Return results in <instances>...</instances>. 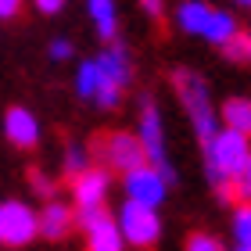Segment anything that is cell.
I'll use <instances>...</instances> for the list:
<instances>
[{"instance_id": "obj_24", "label": "cell", "mask_w": 251, "mask_h": 251, "mask_svg": "<svg viewBox=\"0 0 251 251\" xmlns=\"http://www.w3.org/2000/svg\"><path fill=\"white\" fill-rule=\"evenodd\" d=\"M72 54H75V47H72L68 40H54V43H50V58H54V61H68Z\"/></svg>"}, {"instance_id": "obj_15", "label": "cell", "mask_w": 251, "mask_h": 251, "mask_svg": "<svg viewBox=\"0 0 251 251\" xmlns=\"http://www.w3.org/2000/svg\"><path fill=\"white\" fill-rule=\"evenodd\" d=\"M208 15H212V7L208 4H201V0H183L176 11V25L190 32V36H201L204 25H208Z\"/></svg>"}, {"instance_id": "obj_19", "label": "cell", "mask_w": 251, "mask_h": 251, "mask_svg": "<svg viewBox=\"0 0 251 251\" xmlns=\"http://www.w3.org/2000/svg\"><path fill=\"white\" fill-rule=\"evenodd\" d=\"M86 165H90V154H86L79 144H68V147H65V173H68V176H79Z\"/></svg>"}, {"instance_id": "obj_13", "label": "cell", "mask_w": 251, "mask_h": 251, "mask_svg": "<svg viewBox=\"0 0 251 251\" xmlns=\"http://www.w3.org/2000/svg\"><path fill=\"white\" fill-rule=\"evenodd\" d=\"M86 15L94 18V29L100 40H111L119 32V11L115 0H86Z\"/></svg>"}, {"instance_id": "obj_10", "label": "cell", "mask_w": 251, "mask_h": 251, "mask_svg": "<svg viewBox=\"0 0 251 251\" xmlns=\"http://www.w3.org/2000/svg\"><path fill=\"white\" fill-rule=\"evenodd\" d=\"M72 223H75V208H68L58 198H50L36 212V230H40V237H47V241H61V237L72 230Z\"/></svg>"}, {"instance_id": "obj_4", "label": "cell", "mask_w": 251, "mask_h": 251, "mask_svg": "<svg viewBox=\"0 0 251 251\" xmlns=\"http://www.w3.org/2000/svg\"><path fill=\"white\" fill-rule=\"evenodd\" d=\"M136 136H140V144H144L147 162H151L158 173L173 183L176 173H173V165H169V158H165V126H162V111H158V104H154L151 97L140 100V129H136Z\"/></svg>"}, {"instance_id": "obj_23", "label": "cell", "mask_w": 251, "mask_h": 251, "mask_svg": "<svg viewBox=\"0 0 251 251\" xmlns=\"http://www.w3.org/2000/svg\"><path fill=\"white\" fill-rule=\"evenodd\" d=\"M223 54H226V58H233V61L248 58V36H237V32H233V36L223 43Z\"/></svg>"}, {"instance_id": "obj_30", "label": "cell", "mask_w": 251, "mask_h": 251, "mask_svg": "<svg viewBox=\"0 0 251 251\" xmlns=\"http://www.w3.org/2000/svg\"><path fill=\"white\" fill-rule=\"evenodd\" d=\"M237 4H251V0H237Z\"/></svg>"}, {"instance_id": "obj_12", "label": "cell", "mask_w": 251, "mask_h": 251, "mask_svg": "<svg viewBox=\"0 0 251 251\" xmlns=\"http://www.w3.org/2000/svg\"><path fill=\"white\" fill-rule=\"evenodd\" d=\"M97 65H100V72H104L108 79H115V83L126 90L133 83V58H129V50H126V43H111V47L97 58Z\"/></svg>"}, {"instance_id": "obj_16", "label": "cell", "mask_w": 251, "mask_h": 251, "mask_svg": "<svg viewBox=\"0 0 251 251\" xmlns=\"http://www.w3.org/2000/svg\"><path fill=\"white\" fill-rule=\"evenodd\" d=\"M233 32H237V18L230 15V11H215V7H212L208 25H204V32H201V36L208 40V43H215V47H223V43L230 40Z\"/></svg>"}, {"instance_id": "obj_7", "label": "cell", "mask_w": 251, "mask_h": 251, "mask_svg": "<svg viewBox=\"0 0 251 251\" xmlns=\"http://www.w3.org/2000/svg\"><path fill=\"white\" fill-rule=\"evenodd\" d=\"M122 187H126V198L129 201H140V204H151V208H158V204L165 201V190H169V179L158 173V169L151 162L136 165L129 169V173H122Z\"/></svg>"}, {"instance_id": "obj_25", "label": "cell", "mask_w": 251, "mask_h": 251, "mask_svg": "<svg viewBox=\"0 0 251 251\" xmlns=\"http://www.w3.org/2000/svg\"><path fill=\"white\" fill-rule=\"evenodd\" d=\"M32 4H36V11H43V15H58L65 7V0H32Z\"/></svg>"}, {"instance_id": "obj_27", "label": "cell", "mask_w": 251, "mask_h": 251, "mask_svg": "<svg viewBox=\"0 0 251 251\" xmlns=\"http://www.w3.org/2000/svg\"><path fill=\"white\" fill-rule=\"evenodd\" d=\"M22 11V0H0V18H15Z\"/></svg>"}, {"instance_id": "obj_21", "label": "cell", "mask_w": 251, "mask_h": 251, "mask_svg": "<svg viewBox=\"0 0 251 251\" xmlns=\"http://www.w3.org/2000/svg\"><path fill=\"white\" fill-rule=\"evenodd\" d=\"M183 251H223V244L215 241V237H208V233H190Z\"/></svg>"}, {"instance_id": "obj_26", "label": "cell", "mask_w": 251, "mask_h": 251, "mask_svg": "<svg viewBox=\"0 0 251 251\" xmlns=\"http://www.w3.org/2000/svg\"><path fill=\"white\" fill-rule=\"evenodd\" d=\"M140 7H144L151 18H162V15H165V0H140Z\"/></svg>"}, {"instance_id": "obj_28", "label": "cell", "mask_w": 251, "mask_h": 251, "mask_svg": "<svg viewBox=\"0 0 251 251\" xmlns=\"http://www.w3.org/2000/svg\"><path fill=\"white\" fill-rule=\"evenodd\" d=\"M233 251H251V244H237V248H233Z\"/></svg>"}, {"instance_id": "obj_3", "label": "cell", "mask_w": 251, "mask_h": 251, "mask_svg": "<svg viewBox=\"0 0 251 251\" xmlns=\"http://www.w3.org/2000/svg\"><path fill=\"white\" fill-rule=\"evenodd\" d=\"M119 230H122V241L133 244V248H151L158 237H162V219H158V208L151 204H140V201H129L119 208Z\"/></svg>"}, {"instance_id": "obj_18", "label": "cell", "mask_w": 251, "mask_h": 251, "mask_svg": "<svg viewBox=\"0 0 251 251\" xmlns=\"http://www.w3.org/2000/svg\"><path fill=\"white\" fill-rule=\"evenodd\" d=\"M233 241L237 244H251V201H244L233 212Z\"/></svg>"}, {"instance_id": "obj_31", "label": "cell", "mask_w": 251, "mask_h": 251, "mask_svg": "<svg viewBox=\"0 0 251 251\" xmlns=\"http://www.w3.org/2000/svg\"><path fill=\"white\" fill-rule=\"evenodd\" d=\"M248 7H251V4H248Z\"/></svg>"}, {"instance_id": "obj_17", "label": "cell", "mask_w": 251, "mask_h": 251, "mask_svg": "<svg viewBox=\"0 0 251 251\" xmlns=\"http://www.w3.org/2000/svg\"><path fill=\"white\" fill-rule=\"evenodd\" d=\"M97 83H100V65H97V58L94 61H83V65L75 68V94L83 97V100H94Z\"/></svg>"}, {"instance_id": "obj_29", "label": "cell", "mask_w": 251, "mask_h": 251, "mask_svg": "<svg viewBox=\"0 0 251 251\" xmlns=\"http://www.w3.org/2000/svg\"><path fill=\"white\" fill-rule=\"evenodd\" d=\"M248 61H251V32H248Z\"/></svg>"}, {"instance_id": "obj_2", "label": "cell", "mask_w": 251, "mask_h": 251, "mask_svg": "<svg viewBox=\"0 0 251 251\" xmlns=\"http://www.w3.org/2000/svg\"><path fill=\"white\" fill-rule=\"evenodd\" d=\"M173 86H176V94H179V100H183L187 115L194 122L198 140L208 144L212 136H215V129H219V111L212 108L208 83H204L198 72H190V68H176V72H173Z\"/></svg>"}, {"instance_id": "obj_5", "label": "cell", "mask_w": 251, "mask_h": 251, "mask_svg": "<svg viewBox=\"0 0 251 251\" xmlns=\"http://www.w3.org/2000/svg\"><path fill=\"white\" fill-rule=\"evenodd\" d=\"M94 151L100 154V162H104V169H115V173H129V169L144 165L147 154H144V144L136 133H108L100 136Z\"/></svg>"}, {"instance_id": "obj_6", "label": "cell", "mask_w": 251, "mask_h": 251, "mask_svg": "<svg viewBox=\"0 0 251 251\" xmlns=\"http://www.w3.org/2000/svg\"><path fill=\"white\" fill-rule=\"evenodd\" d=\"M75 223L83 226V233H86V251H126L119 223L111 219L104 208L75 212Z\"/></svg>"}, {"instance_id": "obj_9", "label": "cell", "mask_w": 251, "mask_h": 251, "mask_svg": "<svg viewBox=\"0 0 251 251\" xmlns=\"http://www.w3.org/2000/svg\"><path fill=\"white\" fill-rule=\"evenodd\" d=\"M108 187H111V169H94L86 165L79 176H72V208L75 212H86V208H100L108 198Z\"/></svg>"}, {"instance_id": "obj_20", "label": "cell", "mask_w": 251, "mask_h": 251, "mask_svg": "<svg viewBox=\"0 0 251 251\" xmlns=\"http://www.w3.org/2000/svg\"><path fill=\"white\" fill-rule=\"evenodd\" d=\"M233 198L251 201V154H248V162L241 165V173L233 176Z\"/></svg>"}, {"instance_id": "obj_22", "label": "cell", "mask_w": 251, "mask_h": 251, "mask_svg": "<svg viewBox=\"0 0 251 251\" xmlns=\"http://www.w3.org/2000/svg\"><path fill=\"white\" fill-rule=\"evenodd\" d=\"M29 179H32V190H36V194H40L43 201H50V198H54V179H50L47 173H40V169H32V173H29Z\"/></svg>"}, {"instance_id": "obj_8", "label": "cell", "mask_w": 251, "mask_h": 251, "mask_svg": "<svg viewBox=\"0 0 251 251\" xmlns=\"http://www.w3.org/2000/svg\"><path fill=\"white\" fill-rule=\"evenodd\" d=\"M36 212L22 201H7L0 204V244H11V248H22L36 237Z\"/></svg>"}, {"instance_id": "obj_11", "label": "cell", "mask_w": 251, "mask_h": 251, "mask_svg": "<svg viewBox=\"0 0 251 251\" xmlns=\"http://www.w3.org/2000/svg\"><path fill=\"white\" fill-rule=\"evenodd\" d=\"M4 136H7V144H15V147H36L40 144V122L36 115H32L29 108H11L7 115H4Z\"/></svg>"}, {"instance_id": "obj_1", "label": "cell", "mask_w": 251, "mask_h": 251, "mask_svg": "<svg viewBox=\"0 0 251 251\" xmlns=\"http://www.w3.org/2000/svg\"><path fill=\"white\" fill-rule=\"evenodd\" d=\"M201 151H204V173H208V183L215 187V194H219L223 201H230L233 198V176L241 173V165L248 162V154H251L248 136L237 133V129L219 126L212 140L201 144Z\"/></svg>"}, {"instance_id": "obj_14", "label": "cell", "mask_w": 251, "mask_h": 251, "mask_svg": "<svg viewBox=\"0 0 251 251\" xmlns=\"http://www.w3.org/2000/svg\"><path fill=\"white\" fill-rule=\"evenodd\" d=\"M219 126L251 136V100H248V97H230V100L219 108Z\"/></svg>"}]
</instances>
